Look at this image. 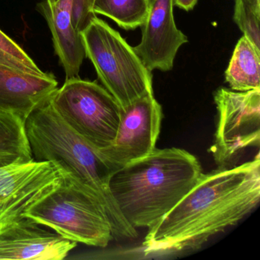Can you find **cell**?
<instances>
[{
  "instance_id": "12",
  "label": "cell",
  "mask_w": 260,
  "mask_h": 260,
  "mask_svg": "<svg viewBox=\"0 0 260 260\" xmlns=\"http://www.w3.org/2000/svg\"><path fill=\"white\" fill-rule=\"evenodd\" d=\"M58 89L55 76L34 74L0 63V112L15 114L26 121L46 104Z\"/></svg>"
},
{
  "instance_id": "9",
  "label": "cell",
  "mask_w": 260,
  "mask_h": 260,
  "mask_svg": "<svg viewBox=\"0 0 260 260\" xmlns=\"http://www.w3.org/2000/svg\"><path fill=\"white\" fill-rule=\"evenodd\" d=\"M59 180L60 173L48 161L0 167V226L23 217Z\"/></svg>"
},
{
  "instance_id": "16",
  "label": "cell",
  "mask_w": 260,
  "mask_h": 260,
  "mask_svg": "<svg viewBox=\"0 0 260 260\" xmlns=\"http://www.w3.org/2000/svg\"><path fill=\"white\" fill-rule=\"evenodd\" d=\"M149 0H94L93 12L116 22L125 30L141 27L148 15Z\"/></svg>"
},
{
  "instance_id": "6",
  "label": "cell",
  "mask_w": 260,
  "mask_h": 260,
  "mask_svg": "<svg viewBox=\"0 0 260 260\" xmlns=\"http://www.w3.org/2000/svg\"><path fill=\"white\" fill-rule=\"evenodd\" d=\"M50 103L64 122L98 149L113 144L121 121V107L96 82L68 79Z\"/></svg>"
},
{
  "instance_id": "7",
  "label": "cell",
  "mask_w": 260,
  "mask_h": 260,
  "mask_svg": "<svg viewBox=\"0 0 260 260\" xmlns=\"http://www.w3.org/2000/svg\"><path fill=\"white\" fill-rule=\"evenodd\" d=\"M214 99L217 122L209 151L219 167L226 168L246 149L259 147L260 89L238 92L220 88Z\"/></svg>"
},
{
  "instance_id": "5",
  "label": "cell",
  "mask_w": 260,
  "mask_h": 260,
  "mask_svg": "<svg viewBox=\"0 0 260 260\" xmlns=\"http://www.w3.org/2000/svg\"><path fill=\"white\" fill-rule=\"evenodd\" d=\"M86 57L121 109L153 92V76L116 30L94 17L80 33Z\"/></svg>"
},
{
  "instance_id": "13",
  "label": "cell",
  "mask_w": 260,
  "mask_h": 260,
  "mask_svg": "<svg viewBox=\"0 0 260 260\" xmlns=\"http://www.w3.org/2000/svg\"><path fill=\"white\" fill-rule=\"evenodd\" d=\"M72 6L73 0H44L37 6L51 30L54 50L66 80L79 77L86 57L81 35L73 26Z\"/></svg>"
},
{
  "instance_id": "19",
  "label": "cell",
  "mask_w": 260,
  "mask_h": 260,
  "mask_svg": "<svg viewBox=\"0 0 260 260\" xmlns=\"http://www.w3.org/2000/svg\"><path fill=\"white\" fill-rule=\"evenodd\" d=\"M93 3L94 0H73L72 24L77 32L81 33L96 16Z\"/></svg>"
},
{
  "instance_id": "3",
  "label": "cell",
  "mask_w": 260,
  "mask_h": 260,
  "mask_svg": "<svg viewBox=\"0 0 260 260\" xmlns=\"http://www.w3.org/2000/svg\"><path fill=\"white\" fill-rule=\"evenodd\" d=\"M25 127L35 160L51 162L59 173L71 176L92 193L106 211L114 238L137 237L136 229L123 217L111 193L109 182L117 170L102 149L71 129L50 101L28 116Z\"/></svg>"
},
{
  "instance_id": "10",
  "label": "cell",
  "mask_w": 260,
  "mask_h": 260,
  "mask_svg": "<svg viewBox=\"0 0 260 260\" xmlns=\"http://www.w3.org/2000/svg\"><path fill=\"white\" fill-rule=\"evenodd\" d=\"M47 228L24 216L0 226V260L66 258L77 243Z\"/></svg>"
},
{
  "instance_id": "11",
  "label": "cell",
  "mask_w": 260,
  "mask_h": 260,
  "mask_svg": "<svg viewBox=\"0 0 260 260\" xmlns=\"http://www.w3.org/2000/svg\"><path fill=\"white\" fill-rule=\"evenodd\" d=\"M148 15L141 25V41L134 48L150 71H170L188 38L176 27L173 0H149Z\"/></svg>"
},
{
  "instance_id": "4",
  "label": "cell",
  "mask_w": 260,
  "mask_h": 260,
  "mask_svg": "<svg viewBox=\"0 0 260 260\" xmlns=\"http://www.w3.org/2000/svg\"><path fill=\"white\" fill-rule=\"evenodd\" d=\"M76 243L105 248L113 240L109 217L100 201L72 177L60 180L23 214Z\"/></svg>"
},
{
  "instance_id": "8",
  "label": "cell",
  "mask_w": 260,
  "mask_h": 260,
  "mask_svg": "<svg viewBox=\"0 0 260 260\" xmlns=\"http://www.w3.org/2000/svg\"><path fill=\"white\" fill-rule=\"evenodd\" d=\"M162 117V108L153 93L147 94L121 109L115 141L102 149L117 170L148 156L156 149Z\"/></svg>"
},
{
  "instance_id": "18",
  "label": "cell",
  "mask_w": 260,
  "mask_h": 260,
  "mask_svg": "<svg viewBox=\"0 0 260 260\" xmlns=\"http://www.w3.org/2000/svg\"><path fill=\"white\" fill-rule=\"evenodd\" d=\"M0 63L34 74H45L25 50L0 29Z\"/></svg>"
},
{
  "instance_id": "2",
  "label": "cell",
  "mask_w": 260,
  "mask_h": 260,
  "mask_svg": "<svg viewBox=\"0 0 260 260\" xmlns=\"http://www.w3.org/2000/svg\"><path fill=\"white\" fill-rule=\"evenodd\" d=\"M200 162L183 149H155L148 156L117 170L111 193L127 223L152 228L197 183Z\"/></svg>"
},
{
  "instance_id": "15",
  "label": "cell",
  "mask_w": 260,
  "mask_h": 260,
  "mask_svg": "<svg viewBox=\"0 0 260 260\" xmlns=\"http://www.w3.org/2000/svg\"><path fill=\"white\" fill-rule=\"evenodd\" d=\"M34 159L25 120L15 114L0 112V167Z\"/></svg>"
},
{
  "instance_id": "1",
  "label": "cell",
  "mask_w": 260,
  "mask_h": 260,
  "mask_svg": "<svg viewBox=\"0 0 260 260\" xmlns=\"http://www.w3.org/2000/svg\"><path fill=\"white\" fill-rule=\"evenodd\" d=\"M259 200L258 152L244 164L202 173L183 199L149 228L143 243L144 255L197 249L237 224Z\"/></svg>"
},
{
  "instance_id": "17",
  "label": "cell",
  "mask_w": 260,
  "mask_h": 260,
  "mask_svg": "<svg viewBox=\"0 0 260 260\" xmlns=\"http://www.w3.org/2000/svg\"><path fill=\"white\" fill-rule=\"evenodd\" d=\"M234 21L258 49H260V0H234Z\"/></svg>"
},
{
  "instance_id": "20",
  "label": "cell",
  "mask_w": 260,
  "mask_h": 260,
  "mask_svg": "<svg viewBox=\"0 0 260 260\" xmlns=\"http://www.w3.org/2000/svg\"><path fill=\"white\" fill-rule=\"evenodd\" d=\"M174 7H176L185 11H191L197 4L198 0H173Z\"/></svg>"
},
{
  "instance_id": "14",
  "label": "cell",
  "mask_w": 260,
  "mask_h": 260,
  "mask_svg": "<svg viewBox=\"0 0 260 260\" xmlns=\"http://www.w3.org/2000/svg\"><path fill=\"white\" fill-rule=\"evenodd\" d=\"M225 80L232 90L260 89V49L245 36L240 38L234 48Z\"/></svg>"
}]
</instances>
